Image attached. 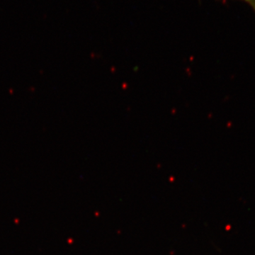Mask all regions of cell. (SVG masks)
I'll return each mask as SVG.
<instances>
[{"mask_svg":"<svg viewBox=\"0 0 255 255\" xmlns=\"http://www.w3.org/2000/svg\"><path fill=\"white\" fill-rule=\"evenodd\" d=\"M242 1H244L248 4H249V6L255 11V0H242Z\"/></svg>","mask_w":255,"mask_h":255,"instance_id":"1","label":"cell"}]
</instances>
